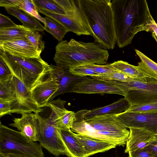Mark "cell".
<instances>
[{
  "mask_svg": "<svg viewBox=\"0 0 157 157\" xmlns=\"http://www.w3.org/2000/svg\"><path fill=\"white\" fill-rule=\"evenodd\" d=\"M116 42L120 48L131 44L138 32H149L151 16L146 0H113Z\"/></svg>",
  "mask_w": 157,
  "mask_h": 157,
  "instance_id": "obj_1",
  "label": "cell"
},
{
  "mask_svg": "<svg viewBox=\"0 0 157 157\" xmlns=\"http://www.w3.org/2000/svg\"><path fill=\"white\" fill-rule=\"evenodd\" d=\"M110 0H79L93 32L95 42L105 49H113L116 43Z\"/></svg>",
  "mask_w": 157,
  "mask_h": 157,
  "instance_id": "obj_2",
  "label": "cell"
},
{
  "mask_svg": "<svg viewBox=\"0 0 157 157\" xmlns=\"http://www.w3.org/2000/svg\"><path fill=\"white\" fill-rule=\"evenodd\" d=\"M107 49L93 42H84L71 39L62 41L56 47L54 60L56 65L64 69L78 65L106 64L109 57Z\"/></svg>",
  "mask_w": 157,
  "mask_h": 157,
  "instance_id": "obj_3",
  "label": "cell"
},
{
  "mask_svg": "<svg viewBox=\"0 0 157 157\" xmlns=\"http://www.w3.org/2000/svg\"><path fill=\"white\" fill-rule=\"evenodd\" d=\"M0 57L6 63L13 75L29 90L42 79L51 69L50 65L40 56L17 57L0 49Z\"/></svg>",
  "mask_w": 157,
  "mask_h": 157,
  "instance_id": "obj_4",
  "label": "cell"
},
{
  "mask_svg": "<svg viewBox=\"0 0 157 157\" xmlns=\"http://www.w3.org/2000/svg\"><path fill=\"white\" fill-rule=\"evenodd\" d=\"M0 154H13L22 157H45L40 144L23 133L0 124Z\"/></svg>",
  "mask_w": 157,
  "mask_h": 157,
  "instance_id": "obj_5",
  "label": "cell"
},
{
  "mask_svg": "<svg viewBox=\"0 0 157 157\" xmlns=\"http://www.w3.org/2000/svg\"><path fill=\"white\" fill-rule=\"evenodd\" d=\"M106 82L120 89L130 105L157 102V80L122 82L107 80Z\"/></svg>",
  "mask_w": 157,
  "mask_h": 157,
  "instance_id": "obj_6",
  "label": "cell"
},
{
  "mask_svg": "<svg viewBox=\"0 0 157 157\" xmlns=\"http://www.w3.org/2000/svg\"><path fill=\"white\" fill-rule=\"evenodd\" d=\"M36 114L40 124L38 141L40 146L55 157L61 155L68 156L67 149L59 133V129L54 120L53 112L48 118Z\"/></svg>",
  "mask_w": 157,
  "mask_h": 157,
  "instance_id": "obj_7",
  "label": "cell"
},
{
  "mask_svg": "<svg viewBox=\"0 0 157 157\" xmlns=\"http://www.w3.org/2000/svg\"><path fill=\"white\" fill-rule=\"evenodd\" d=\"M38 10L40 13L59 21L69 32H72L78 36H93V32L82 10L79 0H75V10L68 14H58L46 10Z\"/></svg>",
  "mask_w": 157,
  "mask_h": 157,
  "instance_id": "obj_8",
  "label": "cell"
},
{
  "mask_svg": "<svg viewBox=\"0 0 157 157\" xmlns=\"http://www.w3.org/2000/svg\"><path fill=\"white\" fill-rule=\"evenodd\" d=\"M11 82L15 92V98L11 102V113H39L43 111L33 99L30 90L19 79L13 75Z\"/></svg>",
  "mask_w": 157,
  "mask_h": 157,
  "instance_id": "obj_9",
  "label": "cell"
},
{
  "mask_svg": "<svg viewBox=\"0 0 157 157\" xmlns=\"http://www.w3.org/2000/svg\"><path fill=\"white\" fill-rule=\"evenodd\" d=\"M116 116L126 128L140 129L157 135V113H137L125 111Z\"/></svg>",
  "mask_w": 157,
  "mask_h": 157,
  "instance_id": "obj_10",
  "label": "cell"
},
{
  "mask_svg": "<svg viewBox=\"0 0 157 157\" xmlns=\"http://www.w3.org/2000/svg\"><path fill=\"white\" fill-rule=\"evenodd\" d=\"M59 87L57 78L52 71L51 67L42 79L31 88L30 91L34 101L39 107L42 108L46 106Z\"/></svg>",
  "mask_w": 157,
  "mask_h": 157,
  "instance_id": "obj_11",
  "label": "cell"
},
{
  "mask_svg": "<svg viewBox=\"0 0 157 157\" xmlns=\"http://www.w3.org/2000/svg\"><path fill=\"white\" fill-rule=\"evenodd\" d=\"M70 92L116 94L124 96L122 91L115 85L96 78L83 77L76 83Z\"/></svg>",
  "mask_w": 157,
  "mask_h": 157,
  "instance_id": "obj_12",
  "label": "cell"
},
{
  "mask_svg": "<svg viewBox=\"0 0 157 157\" xmlns=\"http://www.w3.org/2000/svg\"><path fill=\"white\" fill-rule=\"evenodd\" d=\"M0 49L17 57L38 58L40 53L26 38L0 41Z\"/></svg>",
  "mask_w": 157,
  "mask_h": 157,
  "instance_id": "obj_13",
  "label": "cell"
},
{
  "mask_svg": "<svg viewBox=\"0 0 157 157\" xmlns=\"http://www.w3.org/2000/svg\"><path fill=\"white\" fill-rule=\"evenodd\" d=\"M20 118H14L9 124L16 128L34 142L38 141L40 133V122L36 113H24Z\"/></svg>",
  "mask_w": 157,
  "mask_h": 157,
  "instance_id": "obj_14",
  "label": "cell"
},
{
  "mask_svg": "<svg viewBox=\"0 0 157 157\" xmlns=\"http://www.w3.org/2000/svg\"><path fill=\"white\" fill-rule=\"evenodd\" d=\"M84 120L86 123L96 130L129 135V131L123 125L115 115H102Z\"/></svg>",
  "mask_w": 157,
  "mask_h": 157,
  "instance_id": "obj_15",
  "label": "cell"
},
{
  "mask_svg": "<svg viewBox=\"0 0 157 157\" xmlns=\"http://www.w3.org/2000/svg\"><path fill=\"white\" fill-rule=\"evenodd\" d=\"M129 129L130 133L126 142L125 153L143 149L149 145L157 143V135L155 134L140 129Z\"/></svg>",
  "mask_w": 157,
  "mask_h": 157,
  "instance_id": "obj_16",
  "label": "cell"
},
{
  "mask_svg": "<svg viewBox=\"0 0 157 157\" xmlns=\"http://www.w3.org/2000/svg\"><path fill=\"white\" fill-rule=\"evenodd\" d=\"M50 66L52 71L57 78L59 86L51 100L58 95L70 92L76 83L83 77L73 75L68 69H64L52 64Z\"/></svg>",
  "mask_w": 157,
  "mask_h": 157,
  "instance_id": "obj_17",
  "label": "cell"
},
{
  "mask_svg": "<svg viewBox=\"0 0 157 157\" xmlns=\"http://www.w3.org/2000/svg\"><path fill=\"white\" fill-rule=\"evenodd\" d=\"M75 135L83 146L88 157L97 153L105 152L117 146L113 143L78 133H75Z\"/></svg>",
  "mask_w": 157,
  "mask_h": 157,
  "instance_id": "obj_18",
  "label": "cell"
},
{
  "mask_svg": "<svg viewBox=\"0 0 157 157\" xmlns=\"http://www.w3.org/2000/svg\"><path fill=\"white\" fill-rule=\"evenodd\" d=\"M69 157H88L82 144L71 129H59Z\"/></svg>",
  "mask_w": 157,
  "mask_h": 157,
  "instance_id": "obj_19",
  "label": "cell"
},
{
  "mask_svg": "<svg viewBox=\"0 0 157 157\" xmlns=\"http://www.w3.org/2000/svg\"><path fill=\"white\" fill-rule=\"evenodd\" d=\"M130 106L128 101L124 98H121L106 106L87 110L84 118L88 119L94 117L107 115H117L126 110Z\"/></svg>",
  "mask_w": 157,
  "mask_h": 157,
  "instance_id": "obj_20",
  "label": "cell"
},
{
  "mask_svg": "<svg viewBox=\"0 0 157 157\" xmlns=\"http://www.w3.org/2000/svg\"><path fill=\"white\" fill-rule=\"evenodd\" d=\"M7 13L18 19L22 25L30 30L38 31L44 30V26L34 16L21 9L14 7L5 8Z\"/></svg>",
  "mask_w": 157,
  "mask_h": 157,
  "instance_id": "obj_21",
  "label": "cell"
},
{
  "mask_svg": "<svg viewBox=\"0 0 157 157\" xmlns=\"http://www.w3.org/2000/svg\"><path fill=\"white\" fill-rule=\"evenodd\" d=\"M111 65L117 70L128 76L143 81L144 82H150L154 79L146 77L137 67L128 62L122 60L115 61L110 64Z\"/></svg>",
  "mask_w": 157,
  "mask_h": 157,
  "instance_id": "obj_22",
  "label": "cell"
},
{
  "mask_svg": "<svg viewBox=\"0 0 157 157\" xmlns=\"http://www.w3.org/2000/svg\"><path fill=\"white\" fill-rule=\"evenodd\" d=\"M135 51L141 60L137 68L147 78L157 80V63L138 50Z\"/></svg>",
  "mask_w": 157,
  "mask_h": 157,
  "instance_id": "obj_23",
  "label": "cell"
},
{
  "mask_svg": "<svg viewBox=\"0 0 157 157\" xmlns=\"http://www.w3.org/2000/svg\"><path fill=\"white\" fill-rule=\"evenodd\" d=\"M44 19V30L50 33L59 42L62 41L65 35L69 32L67 29L52 18L46 16Z\"/></svg>",
  "mask_w": 157,
  "mask_h": 157,
  "instance_id": "obj_24",
  "label": "cell"
},
{
  "mask_svg": "<svg viewBox=\"0 0 157 157\" xmlns=\"http://www.w3.org/2000/svg\"><path fill=\"white\" fill-rule=\"evenodd\" d=\"M29 30L20 25L8 28L0 29V41L25 38Z\"/></svg>",
  "mask_w": 157,
  "mask_h": 157,
  "instance_id": "obj_25",
  "label": "cell"
},
{
  "mask_svg": "<svg viewBox=\"0 0 157 157\" xmlns=\"http://www.w3.org/2000/svg\"><path fill=\"white\" fill-rule=\"evenodd\" d=\"M33 1L38 9L58 14H67L63 8L55 0H33Z\"/></svg>",
  "mask_w": 157,
  "mask_h": 157,
  "instance_id": "obj_26",
  "label": "cell"
},
{
  "mask_svg": "<svg viewBox=\"0 0 157 157\" xmlns=\"http://www.w3.org/2000/svg\"><path fill=\"white\" fill-rule=\"evenodd\" d=\"M14 7L23 10L35 17L44 24V17H42L39 13L38 9L33 0H16Z\"/></svg>",
  "mask_w": 157,
  "mask_h": 157,
  "instance_id": "obj_27",
  "label": "cell"
},
{
  "mask_svg": "<svg viewBox=\"0 0 157 157\" xmlns=\"http://www.w3.org/2000/svg\"><path fill=\"white\" fill-rule=\"evenodd\" d=\"M90 77L92 78H98L102 80H115L122 82L132 81L144 82L141 80L131 77L119 71L100 76Z\"/></svg>",
  "mask_w": 157,
  "mask_h": 157,
  "instance_id": "obj_28",
  "label": "cell"
},
{
  "mask_svg": "<svg viewBox=\"0 0 157 157\" xmlns=\"http://www.w3.org/2000/svg\"><path fill=\"white\" fill-rule=\"evenodd\" d=\"M26 37L39 53L40 54L44 51L45 42L42 40V36L39 31L29 30Z\"/></svg>",
  "mask_w": 157,
  "mask_h": 157,
  "instance_id": "obj_29",
  "label": "cell"
},
{
  "mask_svg": "<svg viewBox=\"0 0 157 157\" xmlns=\"http://www.w3.org/2000/svg\"><path fill=\"white\" fill-rule=\"evenodd\" d=\"M11 79L0 82V99L11 102L14 100L15 92Z\"/></svg>",
  "mask_w": 157,
  "mask_h": 157,
  "instance_id": "obj_30",
  "label": "cell"
},
{
  "mask_svg": "<svg viewBox=\"0 0 157 157\" xmlns=\"http://www.w3.org/2000/svg\"><path fill=\"white\" fill-rule=\"evenodd\" d=\"M125 111L137 113H157V102L130 105Z\"/></svg>",
  "mask_w": 157,
  "mask_h": 157,
  "instance_id": "obj_31",
  "label": "cell"
},
{
  "mask_svg": "<svg viewBox=\"0 0 157 157\" xmlns=\"http://www.w3.org/2000/svg\"><path fill=\"white\" fill-rule=\"evenodd\" d=\"M94 70L98 76L115 73L118 71L112 66L110 64L105 65H99L95 64H88L82 65Z\"/></svg>",
  "mask_w": 157,
  "mask_h": 157,
  "instance_id": "obj_32",
  "label": "cell"
},
{
  "mask_svg": "<svg viewBox=\"0 0 157 157\" xmlns=\"http://www.w3.org/2000/svg\"><path fill=\"white\" fill-rule=\"evenodd\" d=\"M70 72L74 75L85 77L87 76H97L98 75L92 69L86 67L82 65L76 66L70 68L69 69Z\"/></svg>",
  "mask_w": 157,
  "mask_h": 157,
  "instance_id": "obj_33",
  "label": "cell"
},
{
  "mask_svg": "<svg viewBox=\"0 0 157 157\" xmlns=\"http://www.w3.org/2000/svg\"><path fill=\"white\" fill-rule=\"evenodd\" d=\"M12 75L13 74L6 63L0 57V82L10 80Z\"/></svg>",
  "mask_w": 157,
  "mask_h": 157,
  "instance_id": "obj_34",
  "label": "cell"
},
{
  "mask_svg": "<svg viewBox=\"0 0 157 157\" xmlns=\"http://www.w3.org/2000/svg\"><path fill=\"white\" fill-rule=\"evenodd\" d=\"M11 102L0 99V117L11 115Z\"/></svg>",
  "mask_w": 157,
  "mask_h": 157,
  "instance_id": "obj_35",
  "label": "cell"
},
{
  "mask_svg": "<svg viewBox=\"0 0 157 157\" xmlns=\"http://www.w3.org/2000/svg\"><path fill=\"white\" fill-rule=\"evenodd\" d=\"M129 157H157V155L151 154L144 149L128 152Z\"/></svg>",
  "mask_w": 157,
  "mask_h": 157,
  "instance_id": "obj_36",
  "label": "cell"
},
{
  "mask_svg": "<svg viewBox=\"0 0 157 157\" xmlns=\"http://www.w3.org/2000/svg\"><path fill=\"white\" fill-rule=\"evenodd\" d=\"M17 25L8 17L0 14V29L8 28Z\"/></svg>",
  "mask_w": 157,
  "mask_h": 157,
  "instance_id": "obj_37",
  "label": "cell"
},
{
  "mask_svg": "<svg viewBox=\"0 0 157 157\" xmlns=\"http://www.w3.org/2000/svg\"><path fill=\"white\" fill-rule=\"evenodd\" d=\"M149 32L151 33L153 37L157 43V23L152 17L151 18L149 24Z\"/></svg>",
  "mask_w": 157,
  "mask_h": 157,
  "instance_id": "obj_38",
  "label": "cell"
},
{
  "mask_svg": "<svg viewBox=\"0 0 157 157\" xmlns=\"http://www.w3.org/2000/svg\"><path fill=\"white\" fill-rule=\"evenodd\" d=\"M144 149L151 154L157 155V143L149 145Z\"/></svg>",
  "mask_w": 157,
  "mask_h": 157,
  "instance_id": "obj_39",
  "label": "cell"
},
{
  "mask_svg": "<svg viewBox=\"0 0 157 157\" xmlns=\"http://www.w3.org/2000/svg\"><path fill=\"white\" fill-rule=\"evenodd\" d=\"M0 157H22L20 156L13 154H0Z\"/></svg>",
  "mask_w": 157,
  "mask_h": 157,
  "instance_id": "obj_40",
  "label": "cell"
},
{
  "mask_svg": "<svg viewBox=\"0 0 157 157\" xmlns=\"http://www.w3.org/2000/svg\"><path fill=\"white\" fill-rule=\"evenodd\" d=\"M128 157H129V156Z\"/></svg>",
  "mask_w": 157,
  "mask_h": 157,
  "instance_id": "obj_41",
  "label": "cell"
}]
</instances>
